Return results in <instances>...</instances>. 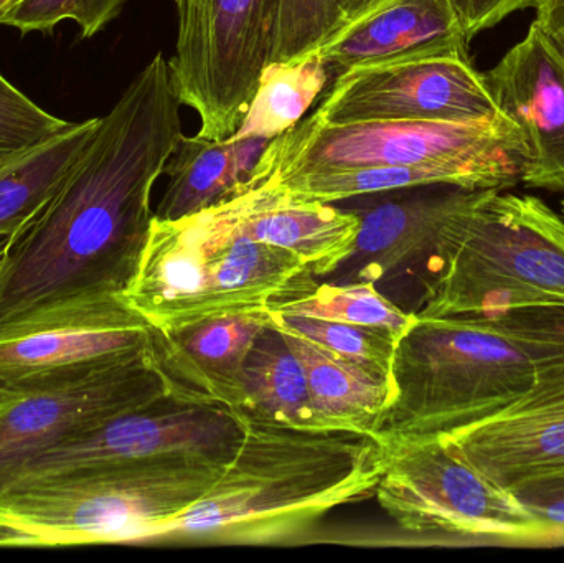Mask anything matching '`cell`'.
I'll return each mask as SVG.
<instances>
[{"mask_svg": "<svg viewBox=\"0 0 564 563\" xmlns=\"http://www.w3.org/2000/svg\"><path fill=\"white\" fill-rule=\"evenodd\" d=\"M169 59L122 91L45 207L0 258V327L121 297L154 210L152 191L182 132Z\"/></svg>", "mask_w": 564, "mask_h": 563, "instance_id": "obj_1", "label": "cell"}, {"mask_svg": "<svg viewBox=\"0 0 564 563\" xmlns=\"http://www.w3.org/2000/svg\"><path fill=\"white\" fill-rule=\"evenodd\" d=\"M387 452L377 436L288 429L245 416L243 436L210 491L152 542L278 544L370 498Z\"/></svg>", "mask_w": 564, "mask_h": 563, "instance_id": "obj_2", "label": "cell"}, {"mask_svg": "<svg viewBox=\"0 0 564 563\" xmlns=\"http://www.w3.org/2000/svg\"><path fill=\"white\" fill-rule=\"evenodd\" d=\"M248 192L175 220L152 218L134 274L121 293L159 333L202 321L264 313L315 278L289 251L245 228Z\"/></svg>", "mask_w": 564, "mask_h": 563, "instance_id": "obj_3", "label": "cell"}, {"mask_svg": "<svg viewBox=\"0 0 564 563\" xmlns=\"http://www.w3.org/2000/svg\"><path fill=\"white\" fill-rule=\"evenodd\" d=\"M234 455L169 456L13 483L0 491V526L19 532L23 548L152 542L210 491Z\"/></svg>", "mask_w": 564, "mask_h": 563, "instance_id": "obj_4", "label": "cell"}, {"mask_svg": "<svg viewBox=\"0 0 564 563\" xmlns=\"http://www.w3.org/2000/svg\"><path fill=\"white\" fill-rule=\"evenodd\" d=\"M394 399L377 439H451L519 407L535 387L532 360L473 317H417L394 353Z\"/></svg>", "mask_w": 564, "mask_h": 563, "instance_id": "obj_5", "label": "cell"}, {"mask_svg": "<svg viewBox=\"0 0 564 563\" xmlns=\"http://www.w3.org/2000/svg\"><path fill=\"white\" fill-rule=\"evenodd\" d=\"M564 303V217L542 198L489 191L447 238L417 317H487Z\"/></svg>", "mask_w": 564, "mask_h": 563, "instance_id": "obj_6", "label": "cell"}, {"mask_svg": "<svg viewBox=\"0 0 564 563\" xmlns=\"http://www.w3.org/2000/svg\"><path fill=\"white\" fill-rule=\"evenodd\" d=\"M525 141L500 115L473 122H325L308 115L270 142L248 187L294 175L398 165H453L494 191L520 184Z\"/></svg>", "mask_w": 564, "mask_h": 563, "instance_id": "obj_7", "label": "cell"}, {"mask_svg": "<svg viewBox=\"0 0 564 563\" xmlns=\"http://www.w3.org/2000/svg\"><path fill=\"white\" fill-rule=\"evenodd\" d=\"M378 505L424 545L564 544L444 439L383 443Z\"/></svg>", "mask_w": 564, "mask_h": 563, "instance_id": "obj_8", "label": "cell"}, {"mask_svg": "<svg viewBox=\"0 0 564 563\" xmlns=\"http://www.w3.org/2000/svg\"><path fill=\"white\" fill-rule=\"evenodd\" d=\"M175 2L177 40L169 59L175 95L197 112V134L234 138L270 65L276 0Z\"/></svg>", "mask_w": 564, "mask_h": 563, "instance_id": "obj_9", "label": "cell"}, {"mask_svg": "<svg viewBox=\"0 0 564 563\" xmlns=\"http://www.w3.org/2000/svg\"><path fill=\"white\" fill-rule=\"evenodd\" d=\"M312 115L325 122H473L500 112L469 53H444L340 72Z\"/></svg>", "mask_w": 564, "mask_h": 563, "instance_id": "obj_10", "label": "cell"}, {"mask_svg": "<svg viewBox=\"0 0 564 563\" xmlns=\"http://www.w3.org/2000/svg\"><path fill=\"white\" fill-rule=\"evenodd\" d=\"M152 349V329L121 297L0 327V383L19 392L85 379Z\"/></svg>", "mask_w": 564, "mask_h": 563, "instance_id": "obj_11", "label": "cell"}, {"mask_svg": "<svg viewBox=\"0 0 564 563\" xmlns=\"http://www.w3.org/2000/svg\"><path fill=\"white\" fill-rule=\"evenodd\" d=\"M167 399L181 397L159 367L154 344L85 379L25 390L0 413V491L30 459L69 435Z\"/></svg>", "mask_w": 564, "mask_h": 563, "instance_id": "obj_12", "label": "cell"}, {"mask_svg": "<svg viewBox=\"0 0 564 563\" xmlns=\"http://www.w3.org/2000/svg\"><path fill=\"white\" fill-rule=\"evenodd\" d=\"M243 429L245 415L225 407L162 400L88 426L50 446L30 459L10 485L169 456L234 455Z\"/></svg>", "mask_w": 564, "mask_h": 563, "instance_id": "obj_13", "label": "cell"}, {"mask_svg": "<svg viewBox=\"0 0 564 563\" xmlns=\"http://www.w3.org/2000/svg\"><path fill=\"white\" fill-rule=\"evenodd\" d=\"M487 192L427 185L355 208L360 228L350 257L334 273L335 283L365 281L378 288L408 278L420 284L424 297L440 277L454 224Z\"/></svg>", "mask_w": 564, "mask_h": 563, "instance_id": "obj_14", "label": "cell"}, {"mask_svg": "<svg viewBox=\"0 0 564 563\" xmlns=\"http://www.w3.org/2000/svg\"><path fill=\"white\" fill-rule=\"evenodd\" d=\"M500 115L525 141L520 182L564 192V59L535 23L522 42L484 73Z\"/></svg>", "mask_w": 564, "mask_h": 563, "instance_id": "obj_15", "label": "cell"}, {"mask_svg": "<svg viewBox=\"0 0 564 563\" xmlns=\"http://www.w3.org/2000/svg\"><path fill=\"white\" fill-rule=\"evenodd\" d=\"M267 329V311L234 314L174 333L152 329V344L159 367L184 402L243 413L247 397L241 373L248 354Z\"/></svg>", "mask_w": 564, "mask_h": 563, "instance_id": "obj_16", "label": "cell"}, {"mask_svg": "<svg viewBox=\"0 0 564 563\" xmlns=\"http://www.w3.org/2000/svg\"><path fill=\"white\" fill-rule=\"evenodd\" d=\"M444 53H469L454 0H388L335 33L312 55L340 73Z\"/></svg>", "mask_w": 564, "mask_h": 563, "instance_id": "obj_17", "label": "cell"}, {"mask_svg": "<svg viewBox=\"0 0 564 563\" xmlns=\"http://www.w3.org/2000/svg\"><path fill=\"white\" fill-rule=\"evenodd\" d=\"M444 440L512 491L533 476L564 468V397L512 410Z\"/></svg>", "mask_w": 564, "mask_h": 563, "instance_id": "obj_18", "label": "cell"}, {"mask_svg": "<svg viewBox=\"0 0 564 563\" xmlns=\"http://www.w3.org/2000/svg\"><path fill=\"white\" fill-rule=\"evenodd\" d=\"M245 191V228L253 240L289 251L314 277H330L350 257L360 228L355 210L301 201L276 185H254Z\"/></svg>", "mask_w": 564, "mask_h": 563, "instance_id": "obj_19", "label": "cell"}, {"mask_svg": "<svg viewBox=\"0 0 564 563\" xmlns=\"http://www.w3.org/2000/svg\"><path fill=\"white\" fill-rule=\"evenodd\" d=\"M271 141L182 134L165 165L167 188L155 208L159 220H175L221 204L247 188Z\"/></svg>", "mask_w": 564, "mask_h": 563, "instance_id": "obj_20", "label": "cell"}, {"mask_svg": "<svg viewBox=\"0 0 564 563\" xmlns=\"http://www.w3.org/2000/svg\"><path fill=\"white\" fill-rule=\"evenodd\" d=\"M280 334L304 367L322 432L377 436L394 399L393 380L340 359L301 337Z\"/></svg>", "mask_w": 564, "mask_h": 563, "instance_id": "obj_21", "label": "cell"}, {"mask_svg": "<svg viewBox=\"0 0 564 563\" xmlns=\"http://www.w3.org/2000/svg\"><path fill=\"white\" fill-rule=\"evenodd\" d=\"M99 118L69 122L22 154L0 165V238H12L55 195L89 139Z\"/></svg>", "mask_w": 564, "mask_h": 563, "instance_id": "obj_22", "label": "cell"}, {"mask_svg": "<svg viewBox=\"0 0 564 563\" xmlns=\"http://www.w3.org/2000/svg\"><path fill=\"white\" fill-rule=\"evenodd\" d=\"M241 382L247 397L241 415L271 425L322 432L304 367L278 331L261 334L248 354Z\"/></svg>", "mask_w": 564, "mask_h": 563, "instance_id": "obj_23", "label": "cell"}, {"mask_svg": "<svg viewBox=\"0 0 564 563\" xmlns=\"http://www.w3.org/2000/svg\"><path fill=\"white\" fill-rule=\"evenodd\" d=\"M473 320L512 339L532 360L535 387L516 409L564 397V303L513 307Z\"/></svg>", "mask_w": 564, "mask_h": 563, "instance_id": "obj_24", "label": "cell"}, {"mask_svg": "<svg viewBox=\"0 0 564 563\" xmlns=\"http://www.w3.org/2000/svg\"><path fill=\"white\" fill-rule=\"evenodd\" d=\"M270 311L358 326L383 327L397 334L400 339L416 320V314L398 306L375 284L365 281L318 284L315 278L299 290L284 294L271 304Z\"/></svg>", "mask_w": 564, "mask_h": 563, "instance_id": "obj_25", "label": "cell"}, {"mask_svg": "<svg viewBox=\"0 0 564 563\" xmlns=\"http://www.w3.org/2000/svg\"><path fill=\"white\" fill-rule=\"evenodd\" d=\"M327 68L311 55L301 62L271 63L261 76L257 95L235 139L263 138L273 141L304 118L325 83Z\"/></svg>", "mask_w": 564, "mask_h": 563, "instance_id": "obj_26", "label": "cell"}, {"mask_svg": "<svg viewBox=\"0 0 564 563\" xmlns=\"http://www.w3.org/2000/svg\"><path fill=\"white\" fill-rule=\"evenodd\" d=\"M270 329L301 337L314 346L371 370L390 377L400 337L383 327L358 326L317 317L294 316L268 310Z\"/></svg>", "mask_w": 564, "mask_h": 563, "instance_id": "obj_27", "label": "cell"}, {"mask_svg": "<svg viewBox=\"0 0 564 563\" xmlns=\"http://www.w3.org/2000/svg\"><path fill=\"white\" fill-rule=\"evenodd\" d=\"M340 29L334 0H276L270 65L307 58Z\"/></svg>", "mask_w": 564, "mask_h": 563, "instance_id": "obj_28", "label": "cell"}, {"mask_svg": "<svg viewBox=\"0 0 564 563\" xmlns=\"http://www.w3.org/2000/svg\"><path fill=\"white\" fill-rule=\"evenodd\" d=\"M128 0H19L0 25L12 26L26 35L52 32L56 25L72 20L79 26L82 39H93L112 20L121 15Z\"/></svg>", "mask_w": 564, "mask_h": 563, "instance_id": "obj_29", "label": "cell"}, {"mask_svg": "<svg viewBox=\"0 0 564 563\" xmlns=\"http://www.w3.org/2000/svg\"><path fill=\"white\" fill-rule=\"evenodd\" d=\"M68 124L40 108L0 73V165Z\"/></svg>", "mask_w": 564, "mask_h": 563, "instance_id": "obj_30", "label": "cell"}, {"mask_svg": "<svg viewBox=\"0 0 564 563\" xmlns=\"http://www.w3.org/2000/svg\"><path fill=\"white\" fill-rule=\"evenodd\" d=\"M512 495L542 524L564 535V468L527 479Z\"/></svg>", "mask_w": 564, "mask_h": 563, "instance_id": "obj_31", "label": "cell"}, {"mask_svg": "<svg viewBox=\"0 0 564 563\" xmlns=\"http://www.w3.org/2000/svg\"><path fill=\"white\" fill-rule=\"evenodd\" d=\"M466 30L467 40H473L484 30L492 29L519 10L530 9L533 0H454Z\"/></svg>", "mask_w": 564, "mask_h": 563, "instance_id": "obj_32", "label": "cell"}, {"mask_svg": "<svg viewBox=\"0 0 564 563\" xmlns=\"http://www.w3.org/2000/svg\"><path fill=\"white\" fill-rule=\"evenodd\" d=\"M535 23L564 59V0H533Z\"/></svg>", "mask_w": 564, "mask_h": 563, "instance_id": "obj_33", "label": "cell"}, {"mask_svg": "<svg viewBox=\"0 0 564 563\" xmlns=\"http://www.w3.org/2000/svg\"><path fill=\"white\" fill-rule=\"evenodd\" d=\"M384 2H388V0H334L335 9H337L338 15H340L341 29L357 22L358 19L367 15V13L373 12L377 7Z\"/></svg>", "mask_w": 564, "mask_h": 563, "instance_id": "obj_34", "label": "cell"}, {"mask_svg": "<svg viewBox=\"0 0 564 563\" xmlns=\"http://www.w3.org/2000/svg\"><path fill=\"white\" fill-rule=\"evenodd\" d=\"M0 548H23L22 535L13 529L0 526Z\"/></svg>", "mask_w": 564, "mask_h": 563, "instance_id": "obj_35", "label": "cell"}, {"mask_svg": "<svg viewBox=\"0 0 564 563\" xmlns=\"http://www.w3.org/2000/svg\"><path fill=\"white\" fill-rule=\"evenodd\" d=\"M19 390L9 389L0 383V413L6 412L13 402L20 397Z\"/></svg>", "mask_w": 564, "mask_h": 563, "instance_id": "obj_36", "label": "cell"}, {"mask_svg": "<svg viewBox=\"0 0 564 563\" xmlns=\"http://www.w3.org/2000/svg\"><path fill=\"white\" fill-rule=\"evenodd\" d=\"M19 0H0V19L12 9Z\"/></svg>", "mask_w": 564, "mask_h": 563, "instance_id": "obj_37", "label": "cell"}, {"mask_svg": "<svg viewBox=\"0 0 564 563\" xmlns=\"http://www.w3.org/2000/svg\"><path fill=\"white\" fill-rule=\"evenodd\" d=\"M10 238H0V258L6 253L7 247H9Z\"/></svg>", "mask_w": 564, "mask_h": 563, "instance_id": "obj_38", "label": "cell"}, {"mask_svg": "<svg viewBox=\"0 0 564 563\" xmlns=\"http://www.w3.org/2000/svg\"><path fill=\"white\" fill-rule=\"evenodd\" d=\"M562 215H563V217H564V198H563V201H562Z\"/></svg>", "mask_w": 564, "mask_h": 563, "instance_id": "obj_39", "label": "cell"}]
</instances>
